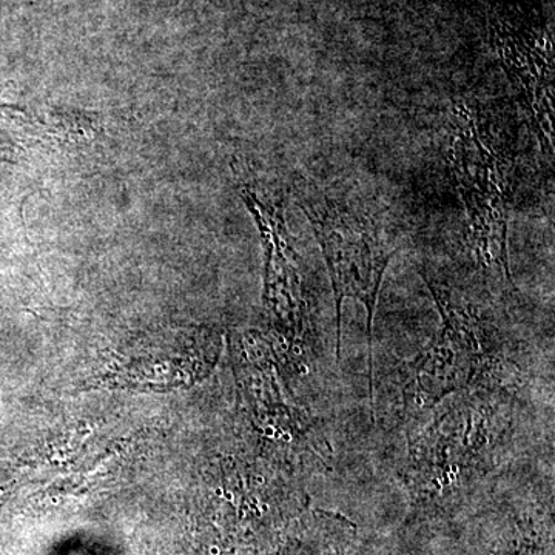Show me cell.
Returning a JSON list of instances; mask_svg holds the SVG:
<instances>
[{"instance_id": "obj_1", "label": "cell", "mask_w": 555, "mask_h": 555, "mask_svg": "<svg viewBox=\"0 0 555 555\" xmlns=\"http://www.w3.org/2000/svg\"><path fill=\"white\" fill-rule=\"evenodd\" d=\"M516 382L500 375L452 393L408 434V520L455 528L492 494L525 425Z\"/></svg>"}, {"instance_id": "obj_2", "label": "cell", "mask_w": 555, "mask_h": 555, "mask_svg": "<svg viewBox=\"0 0 555 555\" xmlns=\"http://www.w3.org/2000/svg\"><path fill=\"white\" fill-rule=\"evenodd\" d=\"M297 203L312 224L323 251L337 313V357H341L343 305L356 299L366 310L369 400L374 408V317L387 266L400 244L378 217L332 198L315 184H297Z\"/></svg>"}, {"instance_id": "obj_3", "label": "cell", "mask_w": 555, "mask_h": 555, "mask_svg": "<svg viewBox=\"0 0 555 555\" xmlns=\"http://www.w3.org/2000/svg\"><path fill=\"white\" fill-rule=\"evenodd\" d=\"M422 275L440 313L441 326L433 341L404 364L400 389L403 418L425 416L452 393L513 372L499 328L474 306L452 297L425 272Z\"/></svg>"}, {"instance_id": "obj_4", "label": "cell", "mask_w": 555, "mask_h": 555, "mask_svg": "<svg viewBox=\"0 0 555 555\" xmlns=\"http://www.w3.org/2000/svg\"><path fill=\"white\" fill-rule=\"evenodd\" d=\"M454 113L449 163L469 218L467 243L485 276L499 278L516 288L507 250L505 156L469 108L459 105Z\"/></svg>"}, {"instance_id": "obj_5", "label": "cell", "mask_w": 555, "mask_h": 555, "mask_svg": "<svg viewBox=\"0 0 555 555\" xmlns=\"http://www.w3.org/2000/svg\"><path fill=\"white\" fill-rule=\"evenodd\" d=\"M454 531L459 555H554L553 483L495 488Z\"/></svg>"}, {"instance_id": "obj_6", "label": "cell", "mask_w": 555, "mask_h": 555, "mask_svg": "<svg viewBox=\"0 0 555 555\" xmlns=\"http://www.w3.org/2000/svg\"><path fill=\"white\" fill-rule=\"evenodd\" d=\"M243 198L257 218L266 247V305L272 313L278 334L284 343L288 364L302 367L310 328L308 299L305 297L298 255L288 238L283 195L262 198L251 188L243 189Z\"/></svg>"}, {"instance_id": "obj_7", "label": "cell", "mask_w": 555, "mask_h": 555, "mask_svg": "<svg viewBox=\"0 0 555 555\" xmlns=\"http://www.w3.org/2000/svg\"><path fill=\"white\" fill-rule=\"evenodd\" d=\"M292 528L280 555H356L361 539L349 517L321 507H309Z\"/></svg>"}, {"instance_id": "obj_8", "label": "cell", "mask_w": 555, "mask_h": 555, "mask_svg": "<svg viewBox=\"0 0 555 555\" xmlns=\"http://www.w3.org/2000/svg\"><path fill=\"white\" fill-rule=\"evenodd\" d=\"M356 555H459L454 528L406 520L390 534L360 539Z\"/></svg>"}]
</instances>
